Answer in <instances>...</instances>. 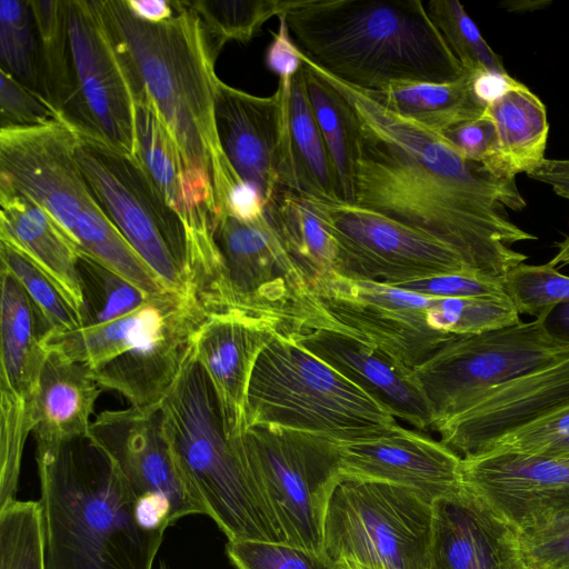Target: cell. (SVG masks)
Here are the masks:
<instances>
[{
	"mask_svg": "<svg viewBox=\"0 0 569 569\" xmlns=\"http://www.w3.org/2000/svg\"><path fill=\"white\" fill-rule=\"evenodd\" d=\"M318 70L353 111L352 204L445 241L479 274L505 282L510 270L528 259L512 246L537 239L507 214V209L521 211L527 206L516 178L463 158L439 133Z\"/></svg>",
	"mask_w": 569,
	"mask_h": 569,
	"instance_id": "obj_1",
	"label": "cell"
},
{
	"mask_svg": "<svg viewBox=\"0 0 569 569\" xmlns=\"http://www.w3.org/2000/svg\"><path fill=\"white\" fill-rule=\"evenodd\" d=\"M171 19L150 23L124 0H98L107 31L129 73L142 88L177 144L193 190L213 217L220 200L239 180L217 133L218 77L199 17L187 0H173Z\"/></svg>",
	"mask_w": 569,
	"mask_h": 569,
	"instance_id": "obj_2",
	"label": "cell"
},
{
	"mask_svg": "<svg viewBox=\"0 0 569 569\" xmlns=\"http://www.w3.org/2000/svg\"><path fill=\"white\" fill-rule=\"evenodd\" d=\"M283 16L308 61L363 92L466 72L420 0H299Z\"/></svg>",
	"mask_w": 569,
	"mask_h": 569,
	"instance_id": "obj_3",
	"label": "cell"
},
{
	"mask_svg": "<svg viewBox=\"0 0 569 569\" xmlns=\"http://www.w3.org/2000/svg\"><path fill=\"white\" fill-rule=\"evenodd\" d=\"M46 569H153L149 528L110 457L89 437L37 447Z\"/></svg>",
	"mask_w": 569,
	"mask_h": 569,
	"instance_id": "obj_4",
	"label": "cell"
},
{
	"mask_svg": "<svg viewBox=\"0 0 569 569\" xmlns=\"http://www.w3.org/2000/svg\"><path fill=\"white\" fill-rule=\"evenodd\" d=\"M160 410L181 478L228 541L283 542L237 440L226 435L214 390L192 347Z\"/></svg>",
	"mask_w": 569,
	"mask_h": 569,
	"instance_id": "obj_5",
	"label": "cell"
},
{
	"mask_svg": "<svg viewBox=\"0 0 569 569\" xmlns=\"http://www.w3.org/2000/svg\"><path fill=\"white\" fill-rule=\"evenodd\" d=\"M400 423L379 401L279 332L251 376L247 428L276 426L355 442L388 435Z\"/></svg>",
	"mask_w": 569,
	"mask_h": 569,
	"instance_id": "obj_6",
	"label": "cell"
},
{
	"mask_svg": "<svg viewBox=\"0 0 569 569\" xmlns=\"http://www.w3.org/2000/svg\"><path fill=\"white\" fill-rule=\"evenodd\" d=\"M440 297L340 274L311 281L291 301L289 332L322 329L355 339L415 369L452 335L440 330Z\"/></svg>",
	"mask_w": 569,
	"mask_h": 569,
	"instance_id": "obj_7",
	"label": "cell"
},
{
	"mask_svg": "<svg viewBox=\"0 0 569 569\" xmlns=\"http://www.w3.org/2000/svg\"><path fill=\"white\" fill-rule=\"evenodd\" d=\"M236 440L282 541L323 552L327 508L341 479L339 442L276 426L249 427Z\"/></svg>",
	"mask_w": 569,
	"mask_h": 569,
	"instance_id": "obj_8",
	"label": "cell"
},
{
	"mask_svg": "<svg viewBox=\"0 0 569 569\" xmlns=\"http://www.w3.org/2000/svg\"><path fill=\"white\" fill-rule=\"evenodd\" d=\"M76 157L101 210L163 287L197 296L184 224L138 159L80 134Z\"/></svg>",
	"mask_w": 569,
	"mask_h": 569,
	"instance_id": "obj_9",
	"label": "cell"
},
{
	"mask_svg": "<svg viewBox=\"0 0 569 569\" xmlns=\"http://www.w3.org/2000/svg\"><path fill=\"white\" fill-rule=\"evenodd\" d=\"M433 506L397 485L341 477L330 497L323 552L369 569H428Z\"/></svg>",
	"mask_w": 569,
	"mask_h": 569,
	"instance_id": "obj_10",
	"label": "cell"
},
{
	"mask_svg": "<svg viewBox=\"0 0 569 569\" xmlns=\"http://www.w3.org/2000/svg\"><path fill=\"white\" fill-rule=\"evenodd\" d=\"M568 358L569 343L547 331L542 313L529 322L455 336L413 371L430 406L433 427L503 383Z\"/></svg>",
	"mask_w": 569,
	"mask_h": 569,
	"instance_id": "obj_11",
	"label": "cell"
},
{
	"mask_svg": "<svg viewBox=\"0 0 569 569\" xmlns=\"http://www.w3.org/2000/svg\"><path fill=\"white\" fill-rule=\"evenodd\" d=\"M303 199L331 230L336 271L342 276L390 286L443 274L481 276L459 250L429 233L352 203Z\"/></svg>",
	"mask_w": 569,
	"mask_h": 569,
	"instance_id": "obj_12",
	"label": "cell"
},
{
	"mask_svg": "<svg viewBox=\"0 0 569 569\" xmlns=\"http://www.w3.org/2000/svg\"><path fill=\"white\" fill-rule=\"evenodd\" d=\"M73 94L66 124L78 134L136 156V103L129 73L98 0H66Z\"/></svg>",
	"mask_w": 569,
	"mask_h": 569,
	"instance_id": "obj_13",
	"label": "cell"
},
{
	"mask_svg": "<svg viewBox=\"0 0 569 569\" xmlns=\"http://www.w3.org/2000/svg\"><path fill=\"white\" fill-rule=\"evenodd\" d=\"M291 82L258 97L217 81L214 119L221 149L239 177L256 188L264 207L282 190L297 193L289 131Z\"/></svg>",
	"mask_w": 569,
	"mask_h": 569,
	"instance_id": "obj_14",
	"label": "cell"
},
{
	"mask_svg": "<svg viewBox=\"0 0 569 569\" xmlns=\"http://www.w3.org/2000/svg\"><path fill=\"white\" fill-rule=\"evenodd\" d=\"M160 405L102 411L93 418L88 437L110 457L138 501L170 527L206 511L174 465L162 432Z\"/></svg>",
	"mask_w": 569,
	"mask_h": 569,
	"instance_id": "obj_15",
	"label": "cell"
},
{
	"mask_svg": "<svg viewBox=\"0 0 569 569\" xmlns=\"http://www.w3.org/2000/svg\"><path fill=\"white\" fill-rule=\"evenodd\" d=\"M79 134L60 120L0 130V179L44 208L72 239L97 203L76 157Z\"/></svg>",
	"mask_w": 569,
	"mask_h": 569,
	"instance_id": "obj_16",
	"label": "cell"
},
{
	"mask_svg": "<svg viewBox=\"0 0 569 569\" xmlns=\"http://www.w3.org/2000/svg\"><path fill=\"white\" fill-rule=\"evenodd\" d=\"M463 487L518 532L569 513V461L509 451L462 458Z\"/></svg>",
	"mask_w": 569,
	"mask_h": 569,
	"instance_id": "obj_17",
	"label": "cell"
},
{
	"mask_svg": "<svg viewBox=\"0 0 569 569\" xmlns=\"http://www.w3.org/2000/svg\"><path fill=\"white\" fill-rule=\"evenodd\" d=\"M214 238L236 299L232 312L279 318L287 325L291 301L309 283L267 217L244 222L226 216L216 223Z\"/></svg>",
	"mask_w": 569,
	"mask_h": 569,
	"instance_id": "obj_18",
	"label": "cell"
},
{
	"mask_svg": "<svg viewBox=\"0 0 569 569\" xmlns=\"http://www.w3.org/2000/svg\"><path fill=\"white\" fill-rule=\"evenodd\" d=\"M569 406V358L491 390L462 412L432 427L461 458L481 453L503 437Z\"/></svg>",
	"mask_w": 569,
	"mask_h": 569,
	"instance_id": "obj_19",
	"label": "cell"
},
{
	"mask_svg": "<svg viewBox=\"0 0 569 569\" xmlns=\"http://www.w3.org/2000/svg\"><path fill=\"white\" fill-rule=\"evenodd\" d=\"M287 329L279 318L228 312L210 313L196 332L193 352L214 390L229 439L247 430L248 390L260 353Z\"/></svg>",
	"mask_w": 569,
	"mask_h": 569,
	"instance_id": "obj_20",
	"label": "cell"
},
{
	"mask_svg": "<svg viewBox=\"0 0 569 569\" xmlns=\"http://www.w3.org/2000/svg\"><path fill=\"white\" fill-rule=\"evenodd\" d=\"M339 446L341 477L401 486L432 503L463 488L462 458L423 431L399 425L388 435Z\"/></svg>",
	"mask_w": 569,
	"mask_h": 569,
	"instance_id": "obj_21",
	"label": "cell"
},
{
	"mask_svg": "<svg viewBox=\"0 0 569 569\" xmlns=\"http://www.w3.org/2000/svg\"><path fill=\"white\" fill-rule=\"evenodd\" d=\"M428 569H520L519 533L465 487L433 501Z\"/></svg>",
	"mask_w": 569,
	"mask_h": 569,
	"instance_id": "obj_22",
	"label": "cell"
},
{
	"mask_svg": "<svg viewBox=\"0 0 569 569\" xmlns=\"http://www.w3.org/2000/svg\"><path fill=\"white\" fill-rule=\"evenodd\" d=\"M209 312L196 296L186 297L151 337L91 369L102 390L117 391L130 406L161 403L177 379L196 332Z\"/></svg>",
	"mask_w": 569,
	"mask_h": 569,
	"instance_id": "obj_23",
	"label": "cell"
},
{
	"mask_svg": "<svg viewBox=\"0 0 569 569\" xmlns=\"http://www.w3.org/2000/svg\"><path fill=\"white\" fill-rule=\"evenodd\" d=\"M291 333L298 343L383 405L397 420L430 430L432 412L410 369L355 339L322 329Z\"/></svg>",
	"mask_w": 569,
	"mask_h": 569,
	"instance_id": "obj_24",
	"label": "cell"
},
{
	"mask_svg": "<svg viewBox=\"0 0 569 569\" xmlns=\"http://www.w3.org/2000/svg\"><path fill=\"white\" fill-rule=\"evenodd\" d=\"M0 239L33 260L64 291L83 318L80 250L39 203L0 179Z\"/></svg>",
	"mask_w": 569,
	"mask_h": 569,
	"instance_id": "obj_25",
	"label": "cell"
},
{
	"mask_svg": "<svg viewBox=\"0 0 569 569\" xmlns=\"http://www.w3.org/2000/svg\"><path fill=\"white\" fill-rule=\"evenodd\" d=\"M101 391L88 366L49 349L33 402L37 447L88 437Z\"/></svg>",
	"mask_w": 569,
	"mask_h": 569,
	"instance_id": "obj_26",
	"label": "cell"
},
{
	"mask_svg": "<svg viewBox=\"0 0 569 569\" xmlns=\"http://www.w3.org/2000/svg\"><path fill=\"white\" fill-rule=\"evenodd\" d=\"M0 271V387L34 401L53 329L17 279Z\"/></svg>",
	"mask_w": 569,
	"mask_h": 569,
	"instance_id": "obj_27",
	"label": "cell"
},
{
	"mask_svg": "<svg viewBox=\"0 0 569 569\" xmlns=\"http://www.w3.org/2000/svg\"><path fill=\"white\" fill-rule=\"evenodd\" d=\"M184 295L166 292L120 319L52 333L48 349L94 369L142 343L173 313Z\"/></svg>",
	"mask_w": 569,
	"mask_h": 569,
	"instance_id": "obj_28",
	"label": "cell"
},
{
	"mask_svg": "<svg viewBox=\"0 0 569 569\" xmlns=\"http://www.w3.org/2000/svg\"><path fill=\"white\" fill-rule=\"evenodd\" d=\"M136 158L183 224L211 211L192 188L183 158L147 92L134 93ZM213 218V217H212Z\"/></svg>",
	"mask_w": 569,
	"mask_h": 569,
	"instance_id": "obj_29",
	"label": "cell"
},
{
	"mask_svg": "<svg viewBox=\"0 0 569 569\" xmlns=\"http://www.w3.org/2000/svg\"><path fill=\"white\" fill-rule=\"evenodd\" d=\"M483 114L496 129L498 149L509 176L536 172L545 157L549 123L543 102L519 82L487 104Z\"/></svg>",
	"mask_w": 569,
	"mask_h": 569,
	"instance_id": "obj_30",
	"label": "cell"
},
{
	"mask_svg": "<svg viewBox=\"0 0 569 569\" xmlns=\"http://www.w3.org/2000/svg\"><path fill=\"white\" fill-rule=\"evenodd\" d=\"M365 93L399 117L437 133L481 117L486 109L473 94L469 72L453 81L401 83Z\"/></svg>",
	"mask_w": 569,
	"mask_h": 569,
	"instance_id": "obj_31",
	"label": "cell"
},
{
	"mask_svg": "<svg viewBox=\"0 0 569 569\" xmlns=\"http://www.w3.org/2000/svg\"><path fill=\"white\" fill-rule=\"evenodd\" d=\"M289 131L297 194L341 201L336 172L308 98L303 66L291 81Z\"/></svg>",
	"mask_w": 569,
	"mask_h": 569,
	"instance_id": "obj_32",
	"label": "cell"
},
{
	"mask_svg": "<svg viewBox=\"0 0 569 569\" xmlns=\"http://www.w3.org/2000/svg\"><path fill=\"white\" fill-rule=\"evenodd\" d=\"M266 217L308 283L336 270L337 241L301 196L282 190L266 206Z\"/></svg>",
	"mask_w": 569,
	"mask_h": 569,
	"instance_id": "obj_33",
	"label": "cell"
},
{
	"mask_svg": "<svg viewBox=\"0 0 569 569\" xmlns=\"http://www.w3.org/2000/svg\"><path fill=\"white\" fill-rule=\"evenodd\" d=\"M308 98L325 139L343 202H353L357 127L352 108L341 91L303 56Z\"/></svg>",
	"mask_w": 569,
	"mask_h": 569,
	"instance_id": "obj_34",
	"label": "cell"
},
{
	"mask_svg": "<svg viewBox=\"0 0 569 569\" xmlns=\"http://www.w3.org/2000/svg\"><path fill=\"white\" fill-rule=\"evenodd\" d=\"M38 31L41 98L66 122L73 94L66 0H29Z\"/></svg>",
	"mask_w": 569,
	"mask_h": 569,
	"instance_id": "obj_35",
	"label": "cell"
},
{
	"mask_svg": "<svg viewBox=\"0 0 569 569\" xmlns=\"http://www.w3.org/2000/svg\"><path fill=\"white\" fill-rule=\"evenodd\" d=\"M199 17L211 59L216 62L231 40L250 41L271 17L284 14L299 0H187Z\"/></svg>",
	"mask_w": 569,
	"mask_h": 569,
	"instance_id": "obj_36",
	"label": "cell"
},
{
	"mask_svg": "<svg viewBox=\"0 0 569 569\" xmlns=\"http://www.w3.org/2000/svg\"><path fill=\"white\" fill-rule=\"evenodd\" d=\"M0 69L41 98L39 39L29 0L0 1Z\"/></svg>",
	"mask_w": 569,
	"mask_h": 569,
	"instance_id": "obj_37",
	"label": "cell"
},
{
	"mask_svg": "<svg viewBox=\"0 0 569 569\" xmlns=\"http://www.w3.org/2000/svg\"><path fill=\"white\" fill-rule=\"evenodd\" d=\"M1 269L11 273L53 329L69 332L83 327V318L64 291L33 260L0 239Z\"/></svg>",
	"mask_w": 569,
	"mask_h": 569,
	"instance_id": "obj_38",
	"label": "cell"
},
{
	"mask_svg": "<svg viewBox=\"0 0 569 569\" xmlns=\"http://www.w3.org/2000/svg\"><path fill=\"white\" fill-rule=\"evenodd\" d=\"M79 272L84 296L83 327L126 317L152 298L81 252Z\"/></svg>",
	"mask_w": 569,
	"mask_h": 569,
	"instance_id": "obj_39",
	"label": "cell"
},
{
	"mask_svg": "<svg viewBox=\"0 0 569 569\" xmlns=\"http://www.w3.org/2000/svg\"><path fill=\"white\" fill-rule=\"evenodd\" d=\"M427 13L466 72L507 73L501 57L486 42L473 20L456 0H431Z\"/></svg>",
	"mask_w": 569,
	"mask_h": 569,
	"instance_id": "obj_40",
	"label": "cell"
},
{
	"mask_svg": "<svg viewBox=\"0 0 569 569\" xmlns=\"http://www.w3.org/2000/svg\"><path fill=\"white\" fill-rule=\"evenodd\" d=\"M0 569H46L40 501L16 498L0 508Z\"/></svg>",
	"mask_w": 569,
	"mask_h": 569,
	"instance_id": "obj_41",
	"label": "cell"
},
{
	"mask_svg": "<svg viewBox=\"0 0 569 569\" xmlns=\"http://www.w3.org/2000/svg\"><path fill=\"white\" fill-rule=\"evenodd\" d=\"M33 429V401L0 387V508L16 499L22 453Z\"/></svg>",
	"mask_w": 569,
	"mask_h": 569,
	"instance_id": "obj_42",
	"label": "cell"
},
{
	"mask_svg": "<svg viewBox=\"0 0 569 569\" xmlns=\"http://www.w3.org/2000/svg\"><path fill=\"white\" fill-rule=\"evenodd\" d=\"M505 284L519 315L538 318L557 305L569 302V276L560 273L549 262H522L510 270Z\"/></svg>",
	"mask_w": 569,
	"mask_h": 569,
	"instance_id": "obj_43",
	"label": "cell"
},
{
	"mask_svg": "<svg viewBox=\"0 0 569 569\" xmlns=\"http://www.w3.org/2000/svg\"><path fill=\"white\" fill-rule=\"evenodd\" d=\"M226 552L237 569H346L325 552L286 542L259 540L228 541Z\"/></svg>",
	"mask_w": 569,
	"mask_h": 569,
	"instance_id": "obj_44",
	"label": "cell"
},
{
	"mask_svg": "<svg viewBox=\"0 0 569 569\" xmlns=\"http://www.w3.org/2000/svg\"><path fill=\"white\" fill-rule=\"evenodd\" d=\"M518 533L523 565L569 569V513Z\"/></svg>",
	"mask_w": 569,
	"mask_h": 569,
	"instance_id": "obj_45",
	"label": "cell"
},
{
	"mask_svg": "<svg viewBox=\"0 0 569 569\" xmlns=\"http://www.w3.org/2000/svg\"><path fill=\"white\" fill-rule=\"evenodd\" d=\"M439 134L463 158L485 166L498 176L515 178L506 171L495 126L485 114L457 123Z\"/></svg>",
	"mask_w": 569,
	"mask_h": 569,
	"instance_id": "obj_46",
	"label": "cell"
},
{
	"mask_svg": "<svg viewBox=\"0 0 569 569\" xmlns=\"http://www.w3.org/2000/svg\"><path fill=\"white\" fill-rule=\"evenodd\" d=\"M60 120L42 98L0 69V130L27 129Z\"/></svg>",
	"mask_w": 569,
	"mask_h": 569,
	"instance_id": "obj_47",
	"label": "cell"
},
{
	"mask_svg": "<svg viewBox=\"0 0 569 569\" xmlns=\"http://www.w3.org/2000/svg\"><path fill=\"white\" fill-rule=\"evenodd\" d=\"M569 435V406L503 437L486 451L540 455ZM483 451V452H486Z\"/></svg>",
	"mask_w": 569,
	"mask_h": 569,
	"instance_id": "obj_48",
	"label": "cell"
},
{
	"mask_svg": "<svg viewBox=\"0 0 569 569\" xmlns=\"http://www.w3.org/2000/svg\"><path fill=\"white\" fill-rule=\"evenodd\" d=\"M406 290L436 297H507L505 282L476 274H443L401 283Z\"/></svg>",
	"mask_w": 569,
	"mask_h": 569,
	"instance_id": "obj_49",
	"label": "cell"
},
{
	"mask_svg": "<svg viewBox=\"0 0 569 569\" xmlns=\"http://www.w3.org/2000/svg\"><path fill=\"white\" fill-rule=\"evenodd\" d=\"M278 19V30L271 32L272 40L266 50L264 63L280 82L289 83L303 66L302 52L291 38L284 16Z\"/></svg>",
	"mask_w": 569,
	"mask_h": 569,
	"instance_id": "obj_50",
	"label": "cell"
},
{
	"mask_svg": "<svg viewBox=\"0 0 569 569\" xmlns=\"http://www.w3.org/2000/svg\"><path fill=\"white\" fill-rule=\"evenodd\" d=\"M470 74L473 94L485 107L520 82L508 72L478 71Z\"/></svg>",
	"mask_w": 569,
	"mask_h": 569,
	"instance_id": "obj_51",
	"label": "cell"
},
{
	"mask_svg": "<svg viewBox=\"0 0 569 569\" xmlns=\"http://www.w3.org/2000/svg\"><path fill=\"white\" fill-rule=\"evenodd\" d=\"M529 177L549 186L557 196L569 201V159H546Z\"/></svg>",
	"mask_w": 569,
	"mask_h": 569,
	"instance_id": "obj_52",
	"label": "cell"
},
{
	"mask_svg": "<svg viewBox=\"0 0 569 569\" xmlns=\"http://www.w3.org/2000/svg\"><path fill=\"white\" fill-rule=\"evenodd\" d=\"M130 11L140 20L150 23H160L171 19L174 14L172 1L166 0H124Z\"/></svg>",
	"mask_w": 569,
	"mask_h": 569,
	"instance_id": "obj_53",
	"label": "cell"
},
{
	"mask_svg": "<svg viewBox=\"0 0 569 569\" xmlns=\"http://www.w3.org/2000/svg\"><path fill=\"white\" fill-rule=\"evenodd\" d=\"M543 323L553 338L569 343V302L545 311Z\"/></svg>",
	"mask_w": 569,
	"mask_h": 569,
	"instance_id": "obj_54",
	"label": "cell"
},
{
	"mask_svg": "<svg viewBox=\"0 0 569 569\" xmlns=\"http://www.w3.org/2000/svg\"><path fill=\"white\" fill-rule=\"evenodd\" d=\"M537 456L569 461V435Z\"/></svg>",
	"mask_w": 569,
	"mask_h": 569,
	"instance_id": "obj_55",
	"label": "cell"
},
{
	"mask_svg": "<svg viewBox=\"0 0 569 569\" xmlns=\"http://www.w3.org/2000/svg\"><path fill=\"white\" fill-rule=\"evenodd\" d=\"M556 247L557 252L548 262L553 267L569 266V236H567L562 241L558 242Z\"/></svg>",
	"mask_w": 569,
	"mask_h": 569,
	"instance_id": "obj_56",
	"label": "cell"
},
{
	"mask_svg": "<svg viewBox=\"0 0 569 569\" xmlns=\"http://www.w3.org/2000/svg\"><path fill=\"white\" fill-rule=\"evenodd\" d=\"M343 562L346 569H369L360 563L353 562V561H341Z\"/></svg>",
	"mask_w": 569,
	"mask_h": 569,
	"instance_id": "obj_57",
	"label": "cell"
},
{
	"mask_svg": "<svg viewBox=\"0 0 569 569\" xmlns=\"http://www.w3.org/2000/svg\"><path fill=\"white\" fill-rule=\"evenodd\" d=\"M158 569H169L164 562H161Z\"/></svg>",
	"mask_w": 569,
	"mask_h": 569,
	"instance_id": "obj_58",
	"label": "cell"
},
{
	"mask_svg": "<svg viewBox=\"0 0 569 569\" xmlns=\"http://www.w3.org/2000/svg\"><path fill=\"white\" fill-rule=\"evenodd\" d=\"M520 569H533V568H530V567H528V566L523 565V562H522V566H521V568H520Z\"/></svg>",
	"mask_w": 569,
	"mask_h": 569,
	"instance_id": "obj_59",
	"label": "cell"
}]
</instances>
